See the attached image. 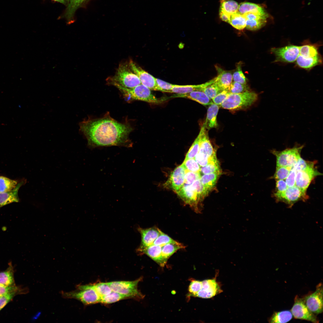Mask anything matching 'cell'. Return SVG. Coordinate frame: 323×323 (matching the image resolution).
Here are the masks:
<instances>
[{"mask_svg": "<svg viewBox=\"0 0 323 323\" xmlns=\"http://www.w3.org/2000/svg\"><path fill=\"white\" fill-rule=\"evenodd\" d=\"M200 136L201 132L200 131L199 134L187 152L185 159L194 158L199 152L200 147Z\"/></svg>", "mask_w": 323, "mask_h": 323, "instance_id": "obj_41", "label": "cell"}, {"mask_svg": "<svg viewBox=\"0 0 323 323\" xmlns=\"http://www.w3.org/2000/svg\"><path fill=\"white\" fill-rule=\"evenodd\" d=\"M293 315L290 310L275 312L269 319L268 321L271 323H287L290 321Z\"/></svg>", "mask_w": 323, "mask_h": 323, "instance_id": "obj_32", "label": "cell"}, {"mask_svg": "<svg viewBox=\"0 0 323 323\" xmlns=\"http://www.w3.org/2000/svg\"><path fill=\"white\" fill-rule=\"evenodd\" d=\"M221 173L204 174L200 178L201 183L206 191L209 192L215 187Z\"/></svg>", "mask_w": 323, "mask_h": 323, "instance_id": "obj_29", "label": "cell"}, {"mask_svg": "<svg viewBox=\"0 0 323 323\" xmlns=\"http://www.w3.org/2000/svg\"><path fill=\"white\" fill-rule=\"evenodd\" d=\"M18 183L17 180L11 179L4 176H0V193L6 192L12 190Z\"/></svg>", "mask_w": 323, "mask_h": 323, "instance_id": "obj_35", "label": "cell"}, {"mask_svg": "<svg viewBox=\"0 0 323 323\" xmlns=\"http://www.w3.org/2000/svg\"><path fill=\"white\" fill-rule=\"evenodd\" d=\"M127 298V297L124 295L112 291L109 294L101 297L100 302L105 304H111Z\"/></svg>", "mask_w": 323, "mask_h": 323, "instance_id": "obj_38", "label": "cell"}, {"mask_svg": "<svg viewBox=\"0 0 323 323\" xmlns=\"http://www.w3.org/2000/svg\"><path fill=\"white\" fill-rule=\"evenodd\" d=\"M246 21L244 15L237 11L231 15L228 23L236 29L242 30L246 28Z\"/></svg>", "mask_w": 323, "mask_h": 323, "instance_id": "obj_33", "label": "cell"}, {"mask_svg": "<svg viewBox=\"0 0 323 323\" xmlns=\"http://www.w3.org/2000/svg\"><path fill=\"white\" fill-rule=\"evenodd\" d=\"M232 78L234 82L246 84V79L243 72L240 63L237 64L236 70L232 74Z\"/></svg>", "mask_w": 323, "mask_h": 323, "instance_id": "obj_46", "label": "cell"}, {"mask_svg": "<svg viewBox=\"0 0 323 323\" xmlns=\"http://www.w3.org/2000/svg\"><path fill=\"white\" fill-rule=\"evenodd\" d=\"M296 170L293 167L290 170L286 179V182L288 187H292L295 185Z\"/></svg>", "mask_w": 323, "mask_h": 323, "instance_id": "obj_55", "label": "cell"}, {"mask_svg": "<svg viewBox=\"0 0 323 323\" xmlns=\"http://www.w3.org/2000/svg\"><path fill=\"white\" fill-rule=\"evenodd\" d=\"M215 78L202 84L194 85H181L173 84V88L170 91V93L176 94H184L196 91H201L205 87L213 83Z\"/></svg>", "mask_w": 323, "mask_h": 323, "instance_id": "obj_23", "label": "cell"}, {"mask_svg": "<svg viewBox=\"0 0 323 323\" xmlns=\"http://www.w3.org/2000/svg\"><path fill=\"white\" fill-rule=\"evenodd\" d=\"M304 145L295 146L282 151H271L276 158V167L284 166L292 168L300 158V153Z\"/></svg>", "mask_w": 323, "mask_h": 323, "instance_id": "obj_6", "label": "cell"}, {"mask_svg": "<svg viewBox=\"0 0 323 323\" xmlns=\"http://www.w3.org/2000/svg\"><path fill=\"white\" fill-rule=\"evenodd\" d=\"M258 98V94L250 91L241 93H231L220 106L230 110L246 109L256 103Z\"/></svg>", "mask_w": 323, "mask_h": 323, "instance_id": "obj_3", "label": "cell"}, {"mask_svg": "<svg viewBox=\"0 0 323 323\" xmlns=\"http://www.w3.org/2000/svg\"><path fill=\"white\" fill-rule=\"evenodd\" d=\"M274 196L277 202H282L291 207L297 202L306 201L308 196L306 192L301 190L295 185L287 187L284 192L279 193H274Z\"/></svg>", "mask_w": 323, "mask_h": 323, "instance_id": "obj_8", "label": "cell"}, {"mask_svg": "<svg viewBox=\"0 0 323 323\" xmlns=\"http://www.w3.org/2000/svg\"><path fill=\"white\" fill-rule=\"evenodd\" d=\"M14 270L11 263L5 270L0 272V284L7 287L16 286L14 278Z\"/></svg>", "mask_w": 323, "mask_h": 323, "instance_id": "obj_27", "label": "cell"}, {"mask_svg": "<svg viewBox=\"0 0 323 323\" xmlns=\"http://www.w3.org/2000/svg\"><path fill=\"white\" fill-rule=\"evenodd\" d=\"M61 293L64 298L76 299L86 305L100 302L101 298L92 284L78 285L74 290L69 292L62 291Z\"/></svg>", "mask_w": 323, "mask_h": 323, "instance_id": "obj_4", "label": "cell"}, {"mask_svg": "<svg viewBox=\"0 0 323 323\" xmlns=\"http://www.w3.org/2000/svg\"><path fill=\"white\" fill-rule=\"evenodd\" d=\"M323 285L319 283L313 292L306 295L302 298L309 310L314 314H319L322 313L323 307Z\"/></svg>", "mask_w": 323, "mask_h": 323, "instance_id": "obj_9", "label": "cell"}, {"mask_svg": "<svg viewBox=\"0 0 323 323\" xmlns=\"http://www.w3.org/2000/svg\"><path fill=\"white\" fill-rule=\"evenodd\" d=\"M228 90L231 94H239L249 91V88L247 84L233 81L230 84Z\"/></svg>", "mask_w": 323, "mask_h": 323, "instance_id": "obj_42", "label": "cell"}, {"mask_svg": "<svg viewBox=\"0 0 323 323\" xmlns=\"http://www.w3.org/2000/svg\"><path fill=\"white\" fill-rule=\"evenodd\" d=\"M182 164L186 170L195 173H200V167L194 158L185 159Z\"/></svg>", "mask_w": 323, "mask_h": 323, "instance_id": "obj_45", "label": "cell"}, {"mask_svg": "<svg viewBox=\"0 0 323 323\" xmlns=\"http://www.w3.org/2000/svg\"><path fill=\"white\" fill-rule=\"evenodd\" d=\"M201 177L200 173H195L185 170L184 184L191 185Z\"/></svg>", "mask_w": 323, "mask_h": 323, "instance_id": "obj_50", "label": "cell"}, {"mask_svg": "<svg viewBox=\"0 0 323 323\" xmlns=\"http://www.w3.org/2000/svg\"><path fill=\"white\" fill-rule=\"evenodd\" d=\"M291 311L295 319L304 320L314 323L319 322V320L315 314L308 308L303 298L297 295L295 297Z\"/></svg>", "mask_w": 323, "mask_h": 323, "instance_id": "obj_11", "label": "cell"}, {"mask_svg": "<svg viewBox=\"0 0 323 323\" xmlns=\"http://www.w3.org/2000/svg\"><path fill=\"white\" fill-rule=\"evenodd\" d=\"M170 97L188 98L204 106L210 105L213 103L211 99L202 91H194L184 94H176L171 96Z\"/></svg>", "mask_w": 323, "mask_h": 323, "instance_id": "obj_19", "label": "cell"}, {"mask_svg": "<svg viewBox=\"0 0 323 323\" xmlns=\"http://www.w3.org/2000/svg\"><path fill=\"white\" fill-rule=\"evenodd\" d=\"M23 288L16 286L7 287L0 284V297L14 291L21 290Z\"/></svg>", "mask_w": 323, "mask_h": 323, "instance_id": "obj_54", "label": "cell"}, {"mask_svg": "<svg viewBox=\"0 0 323 323\" xmlns=\"http://www.w3.org/2000/svg\"><path fill=\"white\" fill-rule=\"evenodd\" d=\"M204 174L213 173H221L220 165L218 160L213 162L207 165L201 167L200 173Z\"/></svg>", "mask_w": 323, "mask_h": 323, "instance_id": "obj_39", "label": "cell"}, {"mask_svg": "<svg viewBox=\"0 0 323 323\" xmlns=\"http://www.w3.org/2000/svg\"><path fill=\"white\" fill-rule=\"evenodd\" d=\"M314 166L296 171L295 185L304 192H306L307 189L314 178L321 174Z\"/></svg>", "mask_w": 323, "mask_h": 323, "instance_id": "obj_13", "label": "cell"}, {"mask_svg": "<svg viewBox=\"0 0 323 323\" xmlns=\"http://www.w3.org/2000/svg\"><path fill=\"white\" fill-rule=\"evenodd\" d=\"M295 62L296 65L299 67L306 69H310L317 65L320 64L322 63V59L321 57L308 59L299 55Z\"/></svg>", "mask_w": 323, "mask_h": 323, "instance_id": "obj_31", "label": "cell"}, {"mask_svg": "<svg viewBox=\"0 0 323 323\" xmlns=\"http://www.w3.org/2000/svg\"><path fill=\"white\" fill-rule=\"evenodd\" d=\"M28 290L26 288L15 291L0 297V311L13 298L18 294H24L27 293Z\"/></svg>", "mask_w": 323, "mask_h": 323, "instance_id": "obj_37", "label": "cell"}, {"mask_svg": "<svg viewBox=\"0 0 323 323\" xmlns=\"http://www.w3.org/2000/svg\"><path fill=\"white\" fill-rule=\"evenodd\" d=\"M292 168L284 166L276 167V170L273 178L276 180L285 179Z\"/></svg>", "mask_w": 323, "mask_h": 323, "instance_id": "obj_47", "label": "cell"}, {"mask_svg": "<svg viewBox=\"0 0 323 323\" xmlns=\"http://www.w3.org/2000/svg\"><path fill=\"white\" fill-rule=\"evenodd\" d=\"M267 19L263 18L246 19V28L251 31L258 30L265 25Z\"/></svg>", "mask_w": 323, "mask_h": 323, "instance_id": "obj_36", "label": "cell"}, {"mask_svg": "<svg viewBox=\"0 0 323 323\" xmlns=\"http://www.w3.org/2000/svg\"><path fill=\"white\" fill-rule=\"evenodd\" d=\"M202 285V281L195 280H192L188 287L189 296L195 297L196 293L201 289Z\"/></svg>", "mask_w": 323, "mask_h": 323, "instance_id": "obj_48", "label": "cell"}, {"mask_svg": "<svg viewBox=\"0 0 323 323\" xmlns=\"http://www.w3.org/2000/svg\"><path fill=\"white\" fill-rule=\"evenodd\" d=\"M238 11L243 14L251 13L262 15H268L264 8L260 5L249 2H244L240 4Z\"/></svg>", "mask_w": 323, "mask_h": 323, "instance_id": "obj_26", "label": "cell"}, {"mask_svg": "<svg viewBox=\"0 0 323 323\" xmlns=\"http://www.w3.org/2000/svg\"><path fill=\"white\" fill-rule=\"evenodd\" d=\"M108 84L130 89L141 84L137 75L130 68L129 63L120 64L114 75L108 78Z\"/></svg>", "mask_w": 323, "mask_h": 323, "instance_id": "obj_2", "label": "cell"}, {"mask_svg": "<svg viewBox=\"0 0 323 323\" xmlns=\"http://www.w3.org/2000/svg\"><path fill=\"white\" fill-rule=\"evenodd\" d=\"M215 67L218 75L214 82L223 90H228L233 80L232 72L224 70L217 65Z\"/></svg>", "mask_w": 323, "mask_h": 323, "instance_id": "obj_22", "label": "cell"}, {"mask_svg": "<svg viewBox=\"0 0 323 323\" xmlns=\"http://www.w3.org/2000/svg\"><path fill=\"white\" fill-rule=\"evenodd\" d=\"M25 182V181L22 180L18 183L15 187L12 190L6 192L0 193V208L12 203L19 202L18 191Z\"/></svg>", "mask_w": 323, "mask_h": 323, "instance_id": "obj_20", "label": "cell"}, {"mask_svg": "<svg viewBox=\"0 0 323 323\" xmlns=\"http://www.w3.org/2000/svg\"><path fill=\"white\" fill-rule=\"evenodd\" d=\"M185 170L182 164L177 167L171 173L164 184V186L172 189L175 192L180 189L184 184Z\"/></svg>", "mask_w": 323, "mask_h": 323, "instance_id": "obj_16", "label": "cell"}, {"mask_svg": "<svg viewBox=\"0 0 323 323\" xmlns=\"http://www.w3.org/2000/svg\"><path fill=\"white\" fill-rule=\"evenodd\" d=\"M64 17L68 24L74 21V16L76 11L88 0H68Z\"/></svg>", "mask_w": 323, "mask_h": 323, "instance_id": "obj_25", "label": "cell"}, {"mask_svg": "<svg viewBox=\"0 0 323 323\" xmlns=\"http://www.w3.org/2000/svg\"><path fill=\"white\" fill-rule=\"evenodd\" d=\"M199 149L198 153L212 159L216 157L215 150L210 141L208 130L203 124L201 128Z\"/></svg>", "mask_w": 323, "mask_h": 323, "instance_id": "obj_17", "label": "cell"}, {"mask_svg": "<svg viewBox=\"0 0 323 323\" xmlns=\"http://www.w3.org/2000/svg\"><path fill=\"white\" fill-rule=\"evenodd\" d=\"M315 163L314 162L306 161L301 158L293 167L297 171L298 170H304L310 167L314 166Z\"/></svg>", "mask_w": 323, "mask_h": 323, "instance_id": "obj_52", "label": "cell"}, {"mask_svg": "<svg viewBox=\"0 0 323 323\" xmlns=\"http://www.w3.org/2000/svg\"><path fill=\"white\" fill-rule=\"evenodd\" d=\"M174 240L162 231L153 244L162 246Z\"/></svg>", "mask_w": 323, "mask_h": 323, "instance_id": "obj_49", "label": "cell"}, {"mask_svg": "<svg viewBox=\"0 0 323 323\" xmlns=\"http://www.w3.org/2000/svg\"><path fill=\"white\" fill-rule=\"evenodd\" d=\"M299 55L308 59L314 58L321 56L317 46L309 43L300 46Z\"/></svg>", "mask_w": 323, "mask_h": 323, "instance_id": "obj_30", "label": "cell"}, {"mask_svg": "<svg viewBox=\"0 0 323 323\" xmlns=\"http://www.w3.org/2000/svg\"><path fill=\"white\" fill-rule=\"evenodd\" d=\"M175 192L185 203L189 205L196 212L200 211L199 204L201 201L191 184H184L180 189Z\"/></svg>", "mask_w": 323, "mask_h": 323, "instance_id": "obj_12", "label": "cell"}, {"mask_svg": "<svg viewBox=\"0 0 323 323\" xmlns=\"http://www.w3.org/2000/svg\"><path fill=\"white\" fill-rule=\"evenodd\" d=\"M79 131L86 137L90 148L121 146L131 147L129 138L133 130L129 124L119 122L107 113L101 118L89 117L79 123Z\"/></svg>", "mask_w": 323, "mask_h": 323, "instance_id": "obj_1", "label": "cell"}, {"mask_svg": "<svg viewBox=\"0 0 323 323\" xmlns=\"http://www.w3.org/2000/svg\"><path fill=\"white\" fill-rule=\"evenodd\" d=\"M156 79L159 91L169 92L173 88V84L169 83L159 79L156 78Z\"/></svg>", "mask_w": 323, "mask_h": 323, "instance_id": "obj_53", "label": "cell"}, {"mask_svg": "<svg viewBox=\"0 0 323 323\" xmlns=\"http://www.w3.org/2000/svg\"><path fill=\"white\" fill-rule=\"evenodd\" d=\"M287 187L286 182L283 180H276V191L275 193H279L283 192L286 190Z\"/></svg>", "mask_w": 323, "mask_h": 323, "instance_id": "obj_56", "label": "cell"}, {"mask_svg": "<svg viewBox=\"0 0 323 323\" xmlns=\"http://www.w3.org/2000/svg\"><path fill=\"white\" fill-rule=\"evenodd\" d=\"M202 281L201 289L195 296L202 298H210L222 292L220 285L216 277L205 280Z\"/></svg>", "mask_w": 323, "mask_h": 323, "instance_id": "obj_14", "label": "cell"}, {"mask_svg": "<svg viewBox=\"0 0 323 323\" xmlns=\"http://www.w3.org/2000/svg\"><path fill=\"white\" fill-rule=\"evenodd\" d=\"M300 46L290 45L272 48L271 52L275 56V62L290 63L295 62L299 54Z\"/></svg>", "mask_w": 323, "mask_h": 323, "instance_id": "obj_10", "label": "cell"}, {"mask_svg": "<svg viewBox=\"0 0 323 323\" xmlns=\"http://www.w3.org/2000/svg\"><path fill=\"white\" fill-rule=\"evenodd\" d=\"M223 90L216 84L214 82L203 88L201 91L204 92L210 99L212 100L217 95Z\"/></svg>", "mask_w": 323, "mask_h": 323, "instance_id": "obj_40", "label": "cell"}, {"mask_svg": "<svg viewBox=\"0 0 323 323\" xmlns=\"http://www.w3.org/2000/svg\"><path fill=\"white\" fill-rule=\"evenodd\" d=\"M141 278L134 281H115L108 282L113 291L124 295L127 297H135L142 298L143 295L138 289V283Z\"/></svg>", "mask_w": 323, "mask_h": 323, "instance_id": "obj_7", "label": "cell"}, {"mask_svg": "<svg viewBox=\"0 0 323 323\" xmlns=\"http://www.w3.org/2000/svg\"><path fill=\"white\" fill-rule=\"evenodd\" d=\"M141 236V242L138 251L152 245L161 231L156 227L138 229Z\"/></svg>", "mask_w": 323, "mask_h": 323, "instance_id": "obj_18", "label": "cell"}, {"mask_svg": "<svg viewBox=\"0 0 323 323\" xmlns=\"http://www.w3.org/2000/svg\"><path fill=\"white\" fill-rule=\"evenodd\" d=\"M130 68L139 79L141 84L152 90L159 91L156 78L142 69L132 60L129 62Z\"/></svg>", "mask_w": 323, "mask_h": 323, "instance_id": "obj_15", "label": "cell"}, {"mask_svg": "<svg viewBox=\"0 0 323 323\" xmlns=\"http://www.w3.org/2000/svg\"><path fill=\"white\" fill-rule=\"evenodd\" d=\"M185 246L175 240L162 246V255L167 262L168 258L178 250L184 249Z\"/></svg>", "mask_w": 323, "mask_h": 323, "instance_id": "obj_28", "label": "cell"}, {"mask_svg": "<svg viewBox=\"0 0 323 323\" xmlns=\"http://www.w3.org/2000/svg\"><path fill=\"white\" fill-rule=\"evenodd\" d=\"M239 5L233 0H221L220 10L230 14L238 11Z\"/></svg>", "mask_w": 323, "mask_h": 323, "instance_id": "obj_34", "label": "cell"}, {"mask_svg": "<svg viewBox=\"0 0 323 323\" xmlns=\"http://www.w3.org/2000/svg\"><path fill=\"white\" fill-rule=\"evenodd\" d=\"M92 285L96 291L101 297L109 294L112 291L108 282L92 284Z\"/></svg>", "mask_w": 323, "mask_h": 323, "instance_id": "obj_44", "label": "cell"}, {"mask_svg": "<svg viewBox=\"0 0 323 323\" xmlns=\"http://www.w3.org/2000/svg\"><path fill=\"white\" fill-rule=\"evenodd\" d=\"M230 94L227 89L223 90L212 99V102L220 107Z\"/></svg>", "mask_w": 323, "mask_h": 323, "instance_id": "obj_51", "label": "cell"}, {"mask_svg": "<svg viewBox=\"0 0 323 323\" xmlns=\"http://www.w3.org/2000/svg\"><path fill=\"white\" fill-rule=\"evenodd\" d=\"M138 252L146 255L162 267H164L167 263L162 256L160 246L152 244Z\"/></svg>", "mask_w": 323, "mask_h": 323, "instance_id": "obj_21", "label": "cell"}, {"mask_svg": "<svg viewBox=\"0 0 323 323\" xmlns=\"http://www.w3.org/2000/svg\"><path fill=\"white\" fill-rule=\"evenodd\" d=\"M191 185L197 193L201 201L208 194L209 192L201 183L200 178L196 180Z\"/></svg>", "mask_w": 323, "mask_h": 323, "instance_id": "obj_43", "label": "cell"}, {"mask_svg": "<svg viewBox=\"0 0 323 323\" xmlns=\"http://www.w3.org/2000/svg\"><path fill=\"white\" fill-rule=\"evenodd\" d=\"M219 16L220 19L223 21L228 22L231 15L220 10Z\"/></svg>", "mask_w": 323, "mask_h": 323, "instance_id": "obj_57", "label": "cell"}, {"mask_svg": "<svg viewBox=\"0 0 323 323\" xmlns=\"http://www.w3.org/2000/svg\"><path fill=\"white\" fill-rule=\"evenodd\" d=\"M57 2L61 3L66 6L68 5V0H52Z\"/></svg>", "mask_w": 323, "mask_h": 323, "instance_id": "obj_58", "label": "cell"}, {"mask_svg": "<svg viewBox=\"0 0 323 323\" xmlns=\"http://www.w3.org/2000/svg\"><path fill=\"white\" fill-rule=\"evenodd\" d=\"M219 107V106L213 103L208 107L205 121L203 123L207 130L217 127V116Z\"/></svg>", "mask_w": 323, "mask_h": 323, "instance_id": "obj_24", "label": "cell"}, {"mask_svg": "<svg viewBox=\"0 0 323 323\" xmlns=\"http://www.w3.org/2000/svg\"><path fill=\"white\" fill-rule=\"evenodd\" d=\"M115 87L128 100H141L155 104L160 103L164 100L157 98L150 89L141 84L130 89L119 86Z\"/></svg>", "mask_w": 323, "mask_h": 323, "instance_id": "obj_5", "label": "cell"}]
</instances>
